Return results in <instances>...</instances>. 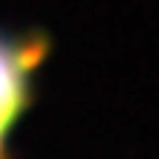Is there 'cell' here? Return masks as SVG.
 <instances>
[{
    "label": "cell",
    "instance_id": "1",
    "mask_svg": "<svg viewBox=\"0 0 159 159\" xmlns=\"http://www.w3.org/2000/svg\"><path fill=\"white\" fill-rule=\"evenodd\" d=\"M36 61H39L36 45H20V42L0 39V157H3V143L17 115L25 106L28 78Z\"/></svg>",
    "mask_w": 159,
    "mask_h": 159
}]
</instances>
